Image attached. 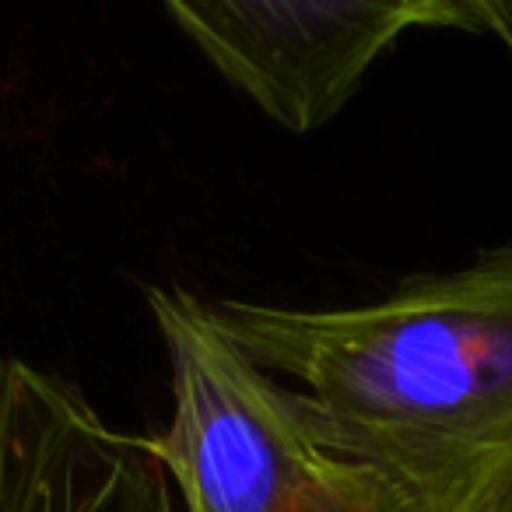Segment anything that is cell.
Instances as JSON below:
<instances>
[{
  "label": "cell",
  "mask_w": 512,
  "mask_h": 512,
  "mask_svg": "<svg viewBox=\"0 0 512 512\" xmlns=\"http://www.w3.org/2000/svg\"><path fill=\"white\" fill-rule=\"evenodd\" d=\"M0 512H176L169 474L78 383L0 358Z\"/></svg>",
  "instance_id": "obj_4"
},
{
  "label": "cell",
  "mask_w": 512,
  "mask_h": 512,
  "mask_svg": "<svg viewBox=\"0 0 512 512\" xmlns=\"http://www.w3.org/2000/svg\"><path fill=\"white\" fill-rule=\"evenodd\" d=\"M165 15L228 85L292 134L334 120L404 32L512 29V8L449 0H165Z\"/></svg>",
  "instance_id": "obj_3"
},
{
  "label": "cell",
  "mask_w": 512,
  "mask_h": 512,
  "mask_svg": "<svg viewBox=\"0 0 512 512\" xmlns=\"http://www.w3.org/2000/svg\"><path fill=\"white\" fill-rule=\"evenodd\" d=\"M172 379V421L144 435L186 512H411L369 463L327 449L299 390L253 362L186 288H148Z\"/></svg>",
  "instance_id": "obj_2"
},
{
  "label": "cell",
  "mask_w": 512,
  "mask_h": 512,
  "mask_svg": "<svg viewBox=\"0 0 512 512\" xmlns=\"http://www.w3.org/2000/svg\"><path fill=\"white\" fill-rule=\"evenodd\" d=\"M225 334L302 386L316 439L411 512H460L512 474V239L341 309L211 302Z\"/></svg>",
  "instance_id": "obj_1"
},
{
  "label": "cell",
  "mask_w": 512,
  "mask_h": 512,
  "mask_svg": "<svg viewBox=\"0 0 512 512\" xmlns=\"http://www.w3.org/2000/svg\"><path fill=\"white\" fill-rule=\"evenodd\" d=\"M460 512H512V474L505 477V481H498L491 491H484L481 498H474V502Z\"/></svg>",
  "instance_id": "obj_5"
}]
</instances>
